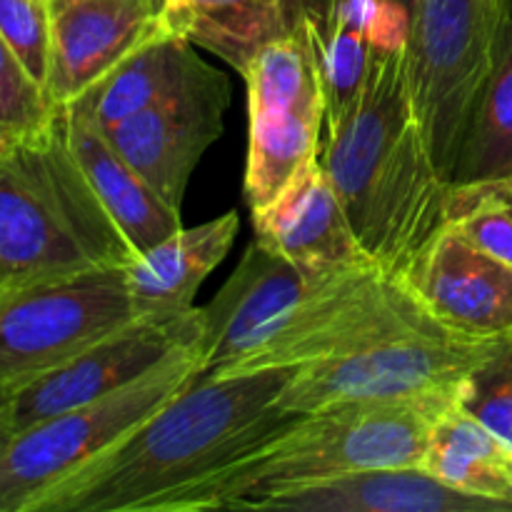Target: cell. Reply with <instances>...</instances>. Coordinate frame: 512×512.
Masks as SVG:
<instances>
[{"label": "cell", "mask_w": 512, "mask_h": 512, "mask_svg": "<svg viewBox=\"0 0 512 512\" xmlns=\"http://www.w3.org/2000/svg\"><path fill=\"white\" fill-rule=\"evenodd\" d=\"M293 370L198 375L30 512H168L180 493L298 418L278 405Z\"/></svg>", "instance_id": "cell-1"}, {"label": "cell", "mask_w": 512, "mask_h": 512, "mask_svg": "<svg viewBox=\"0 0 512 512\" xmlns=\"http://www.w3.org/2000/svg\"><path fill=\"white\" fill-rule=\"evenodd\" d=\"M325 133L320 163L355 238L380 268L403 275L445 228L450 193L415 105L408 45L375 60L358 103Z\"/></svg>", "instance_id": "cell-2"}, {"label": "cell", "mask_w": 512, "mask_h": 512, "mask_svg": "<svg viewBox=\"0 0 512 512\" xmlns=\"http://www.w3.org/2000/svg\"><path fill=\"white\" fill-rule=\"evenodd\" d=\"M460 398L338 403L300 413L223 470L180 493L168 512L245 510L283 485L393 465H423L430 428Z\"/></svg>", "instance_id": "cell-3"}, {"label": "cell", "mask_w": 512, "mask_h": 512, "mask_svg": "<svg viewBox=\"0 0 512 512\" xmlns=\"http://www.w3.org/2000/svg\"><path fill=\"white\" fill-rule=\"evenodd\" d=\"M130 258L133 250L70 150L63 105L43 130L0 148L3 288L125 265Z\"/></svg>", "instance_id": "cell-4"}, {"label": "cell", "mask_w": 512, "mask_h": 512, "mask_svg": "<svg viewBox=\"0 0 512 512\" xmlns=\"http://www.w3.org/2000/svg\"><path fill=\"white\" fill-rule=\"evenodd\" d=\"M200 350H183L103 400L10 433L0 445V512H30L35 500L83 468L200 375Z\"/></svg>", "instance_id": "cell-5"}, {"label": "cell", "mask_w": 512, "mask_h": 512, "mask_svg": "<svg viewBox=\"0 0 512 512\" xmlns=\"http://www.w3.org/2000/svg\"><path fill=\"white\" fill-rule=\"evenodd\" d=\"M503 25L505 0H420L415 10L410 83L433 158L448 180L493 70Z\"/></svg>", "instance_id": "cell-6"}, {"label": "cell", "mask_w": 512, "mask_h": 512, "mask_svg": "<svg viewBox=\"0 0 512 512\" xmlns=\"http://www.w3.org/2000/svg\"><path fill=\"white\" fill-rule=\"evenodd\" d=\"M240 75L250 118L243 195L255 210L320 158L325 90L313 43L300 23L265 43Z\"/></svg>", "instance_id": "cell-7"}, {"label": "cell", "mask_w": 512, "mask_h": 512, "mask_svg": "<svg viewBox=\"0 0 512 512\" xmlns=\"http://www.w3.org/2000/svg\"><path fill=\"white\" fill-rule=\"evenodd\" d=\"M495 340L445 330L395 335L343 358L295 368L278 405L288 413H313L338 403L460 398Z\"/></svg>", "instance_id": "cell-8"}, {"label": "cell", "mask_w": 512, "mask_h": 512, "mask_svg": "<svg viewBox=\"0 0 512 512\" xmlns=\"http://www.w3.org/2000/svg\"><path fill=\"white\" fill-rule=\"evenodd\" d=\"M123 265L0 290V385L13 388L133 320Z\"/></svg>", "instance_id": "cell-9"}, {"label": "cell", "mask_w": 512, "mask_h": 512, "mask_svg": "<svg viewBox=\"0 0 512 512\" xmlns=\"http://www.w3.org/2000/svg\"><path fill=\"white\" fill-rule=\"evenodd\" d=\"M350 270L355 268L293 263L253 240L228 283L203 308L200 375H228L243 360L273 345Z\"/></svg>", "instance_id": "cell-10"}, {"label": "cell", "mask_w": 512, "mask_h": 512, "mask_svg": "<svg viewBox=\"0 0 512 512\" xmlns=\"http://www.w3.org/2000/svg\"><path fill=\"white\" fill-rule=\"evenodd\" d=\"M203 345V308L140 315L95 340L65 363L8 388L10 433L83 408L128 388L183 350Z\"/></svg>", "instance_id": "cell-11"}, {"label": "cell", "mask_w": 512, "mask_h": 512, "mask_svg": "<svg viewBox=\"0 0 512 512\" xmlns=\"http://www.w3.org/2000/svg\"><path fill=\"white\" fill-rule=\"evenodd\" d=\"M228 100V78L210 68L193 85L120 120L105 135L125 163L180 210L195 165L223 133Z\"/></svg>", "instance_id": "cell-12"}, {"label": "cell", "mask_w": 512, "mask_h": 512, "mask_svg": "<svg viewBox=\"0 0 512 512\" xmlns=\"http://www.w3.org/2000/svg\"><path fill=\"white\" fill-rule=\"evenodd\" d=\"M400 278L448 333L473 340L512 333V268L455 230H440Z\"/></svg>", "instance_id": "cell-13"}, {"label": "cell", "mask_w": 512, "mask_h": 512, "mask_svg": "<svg viewBox=\"0 0 512 512\" xmlns=\"http://www.w3.org/2000/svg\"><path fill=\"white\" fill-rule=\"evenodd\" d=\"M45 93L73 103L160 28V0H48Z\"/></svg>", "instance_id": "cell-14"}, {"label": "cell", "mask_w": 512, "mask_h": 512, "mask_svg": "<svg viewBox=\"0 0 512 512\" xmlns=\"http://www.w3.org/2000/svg\"><path fill=\"white\" fill-rule=\"evenodd\" d=\"M245 510L288 512H510L430 475L423 465L368 468L283 485L250 500Z\"/></svg>", "instance_id": "cell-15"}, {"label": "cell", "mask_w": 512, "mask_h": 512, "mask_svg": "<svg viewBox=\"0 0 512 512\" xmlns=\"http://www.w3.org/2000/svg\"><path fill=\"white\" fill-rule=\"evenodd\" d=\"M255 243L313 268L378 265L355 238L320 158L305 165L270 203L253 210Z\"/></svg>", "instance_id": "cell-16"}, {"label": "cell", "mask_w": 512, "mask_h": 512, "mask_svg": "<svg viewBox=\"0 0 512 512\" xmlns=\"http://www.w3.org/2000/svg\"><path fill=\"white\" fill-rule=\"evenodd\" d=\"M70 150L100 200L108 218L125 238L133 255L153 248L180 225V210L170 208L115 150L105 130L90 118L78 100L63 105Z\"/></svg>", "instance_id": "cell-17"}, {"label": "cell", "mask_w": 512, "mask_h": 512, "mask_svg": "<svg viewBox=\"0 0 512 512\" xmlns=\"http://www.w3.org/2000/svg\"><path fill=\"white\" fill-rule=\"evenodd\" d=\"M238 230L240 218L230 210L198 228H178L153 248L133 255L123 270L135 318L193 308L195 293L230 253Z\"/></svg>", "instance_id": "cell-18"}, {"label": "cell", "mask_w": 512, "mask_h": 512, "mask_svg": "<svg viewBox=\"0 0 512 512\" xmlns=\"http://www.w3.org/2000/svg\"><path fill=\"white\" fill-rule=\"evenodd\" d=\"M210 68L213 65L195 53L190 40L158 28L75 100L100 128L108 130L120 120L185 90Z\"/></svg>", "instance_id": "cell-19"}, {"label": "cell", "mask_w": 512, "mask_h": 512, "mask_svg": "<svg viewBox=\"0 0 512 512\" xmlns=\"http://www.w3.org/2000/svg\"><path fill=\"white\" fill-rule=\"evenodd\" d=\"M293 0H163L160 28L190 40L243 73L270 40L295 28Z\"/></svg>", "instance_id": "cell-20"}, {"label": "cell", "mask_w": 512, "mask_h": 512, "mask_svg": "<svg viewBox=\"0 0 512 512\" xmlns=\"http://www.w3.org/2000/svg\"><path fill=\"white\" fill-rule=\"evenodd\" d=\"M423 468L512 512V448L460 403L440 413L430 428Z\"/></svg>", "instance_id": "cell-21"}, {"label": "cell", "mask_w": 512, "mask_h": 512, "mask_svg": "<svg viewBox=\"0 0 512 512\" xmlns=\"http://www.w3.org/2000/svg\"><path fill=\"white\" fill-rule=\"evenodd\" d=\"M512 175V20L505 18L493 70L470 115L450 185L490 183Z\"/></svg>", "instance_id": "cell-22"}, {"label": "cell", "mask_w": 512, "mask_h": 512, "mask_svg": "<svg viewBox=\"0 0 512 512\" xmlns=\"http://www.w3.org/2000/svg\"><path fill=\"white\" fill-rule=\"evenodd\" d=\"M445 228L512 268V198L495 183L450 185Z\"/></svg>", "instance_id": "cell-23"}, {"label": "cell", "mask_w": 512, "mask_h": 512, "mask_svg": "<svg viewBox=\"0 0 512 512\" xmlns=\"http://www.w3.org/2000/svg\"><path fill=\"white\" fill-rule=\"evenodd\" d=\"M55 110L58 105L0 35V140L13 143L38 133L53 120Z\"/></svg>", "instance_id": "cell-24"}, {"label": "cell", "mask_w": 512, "mask_h": 512, "mask_svg": "<svg viewBox=\"0 0 512 512\" xmlns=\"http://www.w3.org/2000/svg\"><path fill=\"white\" fill-rule=\"evenodd\" d=\"M460 405L512 448V333L493 343L465 383Z\"/></svg>", "instance_id": "cell-25"}, {"label": "cell", "mask_w": 512, "mask_h": 512, "mask_svg": "<svg viewBox=\"0 0 512 512\" xmlns=\"http://www.w3.org/2000/svg\"><path fill=\"white\" fill-rule=\"evenodd\" d=\"M0 35L45 88L50 65L48 0H0Z\"/></svg>", "instance_id": "cell-26"}, {"label": "cell", "mask_w": 512, "mask_h": 512, "mask_svg": "<svg viewBox=\"0 0 512 512\" xmlns=\"http://www.w3.org/2000/svg\"><path fill=\"white\" fill-rule=\"evenodd\" d=\"M10 438V425H8V388L0 385V445Z\"/></svg>", "instance_id": "cell-27"}, {"label": "cell", "mask_w": 512, "mask_h": 512, "mask_svg": "<svg viewBox=\"0 0 512 512\" xmlns=\"http://www.w3.org/2000/svg\"><path fill=\"white\" fill-rule=\"evenodd\" d=\"M393 3H398L400 8H405V10H408V13L415 18V10H418L420 0H393Z\"/></svg>", "instance_id": "cell-28"}, {"label": "cell", "mask_w": 512, "mask_h": 512, "mask_svg": "<svg viewBox=\"0 0 512 512\" xmlns=\"http://www.w3.org/2000/svg\"><path fill=\"white\" fill-rule=\"evenodd\" d=\"M490 183L498 185V188L503 190V193H508L510 198H512V175H508V178H503V180H490Z\"/></svg>", "instance_id": "cell-29"}, {"label": "cell", "mask_w": 512, "mask_h": 512, "mask_svg": "<svg viewBox=\"0 0 512 512\" xmlns=\"http://www.w3.org/2000/svg\"><path fill=\"white\" fill-rule=\"evenodd\" d=\"M505 18L512 20V0H505Z\"/></svg>", "instance_id": "cell-30"}, {"label": "cell", "mask_w": 512, "mask_h": 512, "mask_svg": "<svg viewBox=\"0 0 512 512\" xmlns=\"http://www.w3.org/2000/svg\"><path fill=\"white\" fill-rule=\"evenodd\" d=\"M3 145H5V140H0V148H3Z\"/></svg>", "instance_id": "cell-31"}, {"label": "cell", "mask_w": 512, "mask_h": 512, "mask_svg": "<svg viewBox=\"0 0 512 512\" xmlns=\"http://www.w3.org/2000/svg\"><path fill=\"white\" fill-rule=\"evenodd\" d=\"M0 290H3V280H0Z\"/></svg>", "instance_id": "cell-32"}, {"label": "cell", "mask_w": 512, "mask_h": 512, "mask_svg": "<svg viewBox=\"0 0 512 512\" xmlns=\"http://www.w3.org/2000/svg\"><path fill=\"white\" fill-rule=\"evenodd\" d=\"M160 3H163V0H160Z\"/></svg>", "instance_id": "cell-33"}]
</instances>
